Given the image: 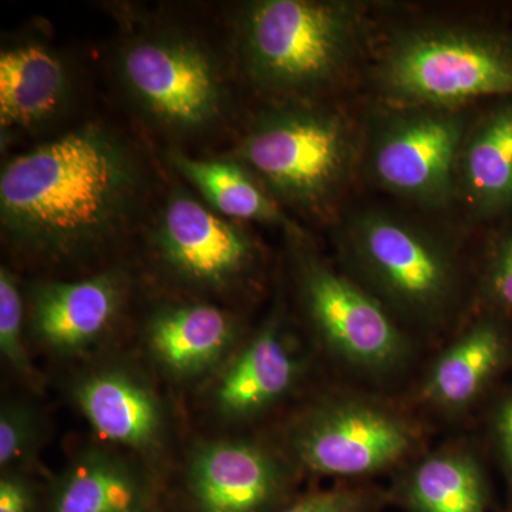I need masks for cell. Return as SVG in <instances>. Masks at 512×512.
Listing matches in <instances>:
<instances>
[{
    "label": "cell",
    "mask_w": 512,
    "mask_h": 512,
    "mask_svg": "<svg viewBox=\"0 0 512 512\" xmlns=\"http://www.w3.org/2000/svg\"><path fill=\"white\" fill-rule=\"evenodd\" d=\"M126 279L104 272L73 282H46L32 292V330L36 339L59 353L89 348L119 316Z\"/></svg>",
    "instance_id": "14"
},
{
    "label": "cell",
    "mask_w": 512,
    "mask_h": 512,
    "mask_svg": "<svg viewBox=\"0 0 512 512\" xmlns=\"http://www.w3.org/2000/svg\"><path fill=\"white\" fill-rule=\"evenodd\" d=\"M35 511V493L25 477L6 471L0 478V512Z\"/></svg>",
    "instance_id": "27"
},
{
    "label": "cell",
    "mask_w": 512,
    "mask_h": 512,
    "mask_svg": "<svg viewBox=\"0 0 512 512\" xmlns=\"http://www.w3.org/2000/svg\"><path fill=\"white\" fill-rule=\"evenodd\" d=\"M372 8L349 0H254L235 16L242 72L271 104L322 103L367 63Z\"/></svg>",
    "instance_id": "2"
},
{
    "label": "cell",
    "mask_w": 512,
    "mask_h": 512,
    "mask_svg": "<svg viewBox=\"0 0 512 512\" xmlns=\"http://www.w3.org/2000/svg\"><path fill=\"white\" fill-rule=\"evenodd\" d=\"M235 335L237 326L231 315L200 302L160 309L146 330L151 353L177 377L200 376L217 365Z\"/></svg>",
    "instance_id": "18"
},
{
    "label": "cell",
    "mask_w": 512,
    "mask_h": 512,
    "mask_svg": "<svg viewBox=\"0 0 512 512\" xmlns=\"http://www.w3.org/2000/svg\"><path fill=\"white\" fill-rule=\"evenodd\" d=\"M490 433L498 466L512 491V387L495 404Z\"/></svg>",
    "instance_id": "25"
},
{
    "label": "cell",
    "mask_w": 512,
    "mask_h": 512,
    "mask_svg": "<svg viewBox=\"0 0 512 512\" xmlns=\"http://www.w3.org/2000/svg\"><path fill=\"white\" fill-rule=\"evenodd\" d=\"M140 188L130 148L106 128L87 124L3 165V237L37 258L86 254L126 224Z\"/></svg>",
    "instance_id": "1"
},
{
    "label": "cell",
    "mask_w": 512,
    "mask_h": 512,
    "mask_svg": "<svg viewBox=\"0 0 512 512\" xmlns=\"http://www.w3.org/2000/svg\"><path fill=\"white\" fill-rule=\"evenodd\" d=\"M512 367V320L477 309L476 318L434 360L420 396L434 409H470Z\"/></svg>",
    "instance_id": "12"
},
{
    "label": "cell",
    "mask_w": 512,
    "mask_h": 512,
    "mask_svg": "<svg viewBox=\"0 0 512 512\" xmlns=\"http://www.w3.org/2000/svg\"><path fill=\"white\" fill-rule=\"evenodd\" d=\"M478 309L512 320V217L488 228L476 282Z\"/></svg>",
    "instance_id": "22"
},
{
    "label": "cell",
    "mask_w": 512,
    "mask_h": 512,
    "mask_svg": "<svg viewBox=\"0 0 512 512\" xmlns=\"http://www.w3.org/2000/svg\"><path fill=\"white\" fill-rule=\"evenodd\" d=\"M286 480L282 461L261 444L215 441L195 451L188 485L198 512H264Z\"/></svg>",
    "instance_id": "11"
},
{
    "label": "cell",
    "mask_w": 512,
    "mask_h": 512,
    "mask_svg": "<svg viewBox=\"0 0 512 512\" xmlns=\"http://www.w3.org/2000/svg\"><path fill=\"white\" fill-rule=\"evenodd\" d=\"M123 89L148 120L174 134H198L220 123L227 86L214 53L177 30H151L121 46Z\"/></svg>",
    "instance_id": "7"
},
{
    "label": "cell",
    "mask_w": 512,
    "mask_h": 512,
    "mask_svg": "<svg viewBox=\"0 0 512 512\" xmlns=\"http://www.w3.org/2000/svg\"><path fill=\"white\" fill-rule=\"evenodd\" d=\"M151 242L174 278L211 291L241 284L259 259L258 242L244 225L222 217L185 190L168 195L158 212Z\"/></svg>",
    "instance_id": "10"
},
{
    "label": "cell",
    "mask_w": 512,
    "mask_h": 512,
    "mask_svg": "<svg viewBox=\"0 0 512 512\" xmlns=\"http://www.w3.org/2000/svg\"><path fill=\"white\" fill-rule=\"evenodd\" d=\"M74 399L94 430L110 443L151 451L163 436V409L156 394L121 370H103L84 377Z\"/></svg>",
    "instance_id": "17"
},
{
    "label": "cell",
    "mask_w": 512,
    "mask_h": 512,
    "mask_svg": "<svg viewBox=\"0 0 512 512\" xmlns=\"http://www.w3.org/2000/svg\"><path fill=\"white\" fill-rule=\"evenodd\" d=\"M419 426L372 397L338 394L316 403L293 424V460L328 477H365L389 470L419 446Z\"/></svg>",
    "instance_id": "9"
},
{
    "label": "cell",
    "mask_w": 512,
    "mask_h": 512,
    "mask_svg": "<svg viewBox=\"0 0 512 512\" xmlns=\"http://www.w3.org/2000/svg\"><path fill=\"white\" fill-rule=\"evenodd\" d=\"M377 106L464 109L512 96V28L423 22L377 39L367 66Z\"/></svg>",
    "instance_id": "3"
},
{
    "label": "cell",
    "mask_w": 512,
    "mask_h": 512,
    "mask_svg": "<svg viewBox=\"0 0 512 512\" xmlns=\"http://www.w3.org/2000/svg\"><path fill=\"white\" fill-rule=\"evenodd\" d=\"M35 419L28 407L6 403L0 412V466L10 471L28 457L35 441Z\"/></svg>",
    "instance_id": "24"
},
{
    "label": "cell",
    "mask_w": 512,
    "mask_h": 512,
    "mask_svg": "<svg viewBox=\"0 0 512 512\" xmlns=\"http://www.w3.org/2000/svg\"><path fill=\"white\" fill-rule=\"evenodd\" d=\"M170 160L175 170L197 188L205 204L222 217L282 229L291 241L308 239L305 229L286 214L258 178L234 157L204 160L174 151Z\"/></svg>",
    "instance_id": "19"
},
{
    "label": "cell",
    "mask_w": 512,
    "mask_h": 512,
    "mask_svg": "<svg viewBox=\"0 0 512 512\" xmlns=\"http://www.w3.org/2000/svg\"><path fill=\"white\" fill-rule=\"evenodd\" d=\"M143 476L104 451H87L64 471L50 512H147Z\"/></svg>",
    "instance_id": "21"
},
{
    "label": "cell",
    "mask_w": 512,
    "mask_h": 512,
    "mask_svg": "<svg viewBox=\"0 0 512 512\" xmlns=\"http://www.w3.org/2000/svg\"><path fill=\"white\" fill-rule=\"evenodd\" d=\"M365 134L336 104H271L249 121L232 157L284 210L329 222L362 168Z\"/></svg>",
    "instance_id": "4"
},
{
    "label": "cell",
    "mask_w": 512,
    "mask_h": 512,
    "mask_svg": "<svg viewBox=\"0 0 512 512\" xmlns=\"http://www.w3.org/2000/svg\"><path fill=\"white\" fill-rule=\"evenodd\" d=\"M72 79L56 50L40 40H20L0 53L2 133L33 130L57 119L69 104Z\"/></svg>",
    "instance_id": "16"
},
{
    "label": "cell",
    "mask_w": 512,
    "mask_h": 512,
    "mask_svg": "<svg viewBox=\"0 0 512 512\" xmlns=\"http://www.w3.org/2000/svg\"><path fill=\"white\" fill-rule=\"evenodd\" d=\"M302 373L303 359L292 349L281 312H275L222 373L215 404L228 419H248L284 399Z\"/></svg>",
    "instance_id": "15"
},
{
    "label": "cell",
    "mask_w": 512,
    "mask_h": 512,
    "mask_svg": "<svg viewBox=\"0 0 512 512\" xmlns=\"http://www.w3.org/2000/svg\"><path fill=\"white\" fill-rule=\"evenodd\" d=\"M404 500L413 512H485L483 464L470 448L448 447L421 457L403 478Z\"/></svg>",
    "instance_id": "20"
},
{
    "label": "cell",
    "mask_w": 512,
    "mask_h": 512,
    "mask_svg": "<svg viewBox=\"0 0 512 512\" xmlns=\"http://www.w3.org/2000/svg\"><path fill=\"white\" fill-rule=\"evenodd\" d=\"M22 292L8 268L0 269V352L3 359L23 376L32 375V366L23 342Z\"/></svg>",
    "instance_id": "23"
},
{
    "label": "cell",
    "mask_w": 512,
    "mask_h": 512,
    "mask_svg": "<svg viewBox=\"0 0 512 512\" xmlns=\"http://www.w3.org/2000/svg\"><path fill=\"white\" fill-rule=\"evenodd\" d=\"M456 202L488 228L512 217V96L478 106L458 153Z\"/></svg>",
    "instance_id": "13"
},
{
    "label": "cell",
    "mask_w": 512,
    "mask_h": 512,
    "mask_svg": "<svg viewBox=\"0 0 512 512\" xmlns=\"http://www.w3.org/2000/svg\"><path fill=\"white\" fill-rule=\"evenodd\" d=\"M478 106L377 107L366 126L362 168L367 177L424 210L456 204L458 153Z\"/></svg>",
    "instance_id": "6"
},
{
    "label": "cell",
    "mask_w": 512,
    "mask_h": 512,
    "mask_svg": "<svg viewBox=\"0 0 512 512\" xmlns=\"http://www.w3.org/2000/svg\"><path fill=\"white\" fill-rule=\"evenodd\" d=\"M339 244L357 282L397 319L434 328L456 311L463 292L456 251L419 222L365 208L340 224Z\"/></svg>",
    "instance_id": "5"
},
{
    "label": "cell",
    "mask_w": 512,
    "mask_h": 512,
    "mask_svg": "<svg viewBox=\"0 0 512 512\" xmlns=\"http://www.w3.org/2000/svg\"><path fill=\"white\" fill-rule=\"evenodd\" d=\"M292 244L303 311L330 355L375 379L402 372L412 346L396 316L355 278L315 254L309 238Z\"/></svg>",
    "instance_id": "8"
},
{
    "label": "cell",
    "mask_w": 512,
    "mask_h": 512,
    "mask_svg": "<svg viewBox=\"0 0 512 512\" xmlns=\"http://www.w3.org/2000/svg\"><path fill=\"white\" fill-rule=\"evenodd\" d=\"M366 503L363 491L338 488L306 495L281 512H365Z\"/></svg>",
    "instance_id": "26"
}]
</instances>
